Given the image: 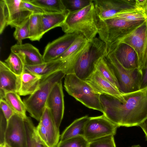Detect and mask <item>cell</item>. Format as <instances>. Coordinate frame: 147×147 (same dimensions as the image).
Instances as JSON below:
<instances>
[{"mask_svg": "<svg viewBox=\"0 0 147 147\" xmlns=\"http://www.w3.org/2000/svg\"><path fill=\"white\" fill-rule=\"evenodd\" d=\"M103 114L118 127L138 126L147 119V86L119 96L100 94Z\"/></svg>", "mask_w": 147, "mask_h": 147, "instance_id": "6da1fadb", "label": "cell"}, {"mask_svg": "<svg viewBox=\"0 0 147 147\" xmlns=\"http://www.w3.org/2000/svg\"><path fill=\"white\" fill-rule=\"evenodd\" d=\"M107 53L106 44L99 38L95 37L88 41L72 59L64 63L61 70L65 75L74 74L85 80L95 71L98 61Z\"/></svg>", "mask_w": 147, "mask_h": 147, "instance_id": "7a4b0ae2", "label": "cell"}, {"mask_svg": "<svg viewBox=\"0 0 147 147\" xmlns=\"http://www.w3.org/2000/svg\"><path fill=\"white\" fill-rule=\"evenodd\" d=\"M97 18L93 1L80 10L69 13L61 27L65 34H80L90 41L98 33Z\"/></svg>", "mask_w": 147, "mask_h": 147, "instance_id": "3957f363", "label": "cell"}, {"mask_svg": "<svg viewBox=\"0 0 147 147\" xmlns=\"http://www.w3.org/2000/svg\"><path fill=\"white\" fill-rule=\"evenodd\" d=\"M144 22H129L117 17L102 20L98 16L99 38L106 44L107 51Z\"/></svg>", "mask_w": 147, "mask_h": 147, "instance_id": "277c9868", "label": "cell"}, {"mask_svg": "<svg viewBox=\"0 0 147 147\" xmlns=\"http://www.w3.org/2000/svg\"><path fill=\"white\" fill-rule=\"evenodd\" d=\"M65 75L63 71L59 70L42 79L36 90L23 100L26 110L31 117L39 121L52 89L56 84L62 81Z\"/></svg>", "mask_w": 147, "mask_h": 147, "instance_id": "5b68a950", "label": "cell"}, {"mask_svg": "<svg viewBox=\"0 0 147 147\" xmlns=\"http://www.w3.org/2000/svg\"><path fill=\"white\" fill-rule=\"evenodd\" d=\"M64 86L69 94L85 106L104 113L100 100V94L85 81L79 78L74 74H68L65 76Z\"/></svg>", "mask_w": 147, "mask_h": 147, "instance_id": "8992f818", "label": "cell"}, {"mask_svg": "<svg viewBox=\"0 0 147 147\" xmlns=\"http://www.w3.org/2000/svg\"><path fill=\"white\" fill-rule=\"evenodd\" d=\"M111 69L117 81L118 88L123 93L139 89L141 79L137 68L124 67L111 53H108L103 57Z\"/></svg>", "mask_w": 147, "mask_h": 147, "instance_id": "52a82bcc", "label": "cell"}, {"mask_svg": "<svg viewBox=\"0 0 147 147\" xmlns=\"http://www.w3.org/2000/svg\"><path fill=\"white\" fill-rule=\"evenodd\" d=\"M119 43L127 44L136 52L137 69L141 78L147 67V21L122 38L113 46Z\"/></svg>", "mask_w": 147, "mask_h": 147, "instance_id": "ba28073f", "label": "cell"}, {"mask_svg": "<svg viewBox=\"0 0 147 147\" xmlns=\"http://www.w3.org/2000/svg\"><path fill=\"white\" fill-rule=\"evenodd\" d=\"M118 127L103 114L89 117L85 127L84 137L90 143L109 136H114Z\"/></svg>", "mask_w": 147, "mask_h": 147, "instance_id": "9c48e42d", "label": "cell"}, {"mask_svg": "<svg viewBox=\"0 0 147 147\" xmlns=\"http://www.w3.org/2000/svg\"><path fill=\"white\" fill-rule=\"evenodd\" d=\"M5 144L9 147H27V138L24 118L15 113L8 121Z\"/></svg>", "mask_w": 147, "mask_h": 147, "instance_id": "30bf717a", "label": "cell"}, {"mask_svg": "<svg viewBox=\"0 0 147 147\" xmlns=\"http://www.w3.org/2000/svg\"><path fill=\"white\" fill-rule=\"evenodd\" d=\"M36 129L40 137L49 147L56 146L60 138L59 129L56 127L47 107Z\"/></svg>", "mask_w": 147, "mask_h": 147, "instance_id": "8fae6325", "label": "cell"}, {"mask_svg": "<svg viewBox=\"0 0 147 147\" xmlns=\"http://www.w3.org/2000/svg\"><path fill=\"white\" fill-rule=\"evenodd\" d=\"M46 107L49 110L56 127L59 129L64 110L62 81L56 84L53 88L47 100Z\"/></svg>", "mask_w": 147, "mask_h": 147, "instance_id": "7c38bea8", "label": "cell"}, {"mask_svg": "<svg viewBox=\"0 0 147 147\" xmlns=\"http://www.w3.org/2000/svg\"><path fill=\"white\" fill-rule=\"evenodd\" d=\"M80 35L75 33L65 34L49 43L45 48L42 55L44 62H48L58 58Z\"/></svg>", "mask_w": 147, "mask_h": 147, "instance_id": "4fadbf2b", "label": "cell"}, {"mask_svg": "<svg viewBox=\"0 0 147 147\" xmlns=\"http://www.w3.org/2000/svg\"><path fill=\"white\" fill-rule=\"evenodd\" d=\"M96 14L102 20L114 16L122 10L129 8L128 5L134 7L135 1L123 0H93Z\"/></svg>", "mask_w": 147, "mask_h": 147, "instance_id": "5bb4252c", "label": "cell"}, {"mask_svg": "<svg viewBox=\"0 0 147 147\" xmlns=\"http://www.w3.org/2000/svg\"><path fill=\"white\" fill-rule=\"evenodd\" d=\"M21 82L20 76L10 70L7 64L0 61V98L4 99L6 92H14L18 93Z\"/></svg>", "mask_w": 147, "mask_h": 147, "instance_id": "9a60e30c", "label": "cell"}, {"mask_svg": "<svg viewBox=\"0 0 147 147\" xmlns=\"http://www.w3.org/2000/svg\"><path fill=\"white\" fill-rule=\"evenodd\" d=\"M11 50L20 57L25 65L34 66L44 62L38 49L30 44H16L11 46Z\"/></svg>", "mask_w": 147, "mask_h": 147, "instance_id": "2e32d148", "label": "cell"}, {"mask_svg": "<svg viewBox=\"0 0 147 147\" xmlns=\"http://www.w3.org/2000/svg\"><path fill=\"white\" fill-rule=\"evenodd\" d=\"M112 53L124 67L129 69L137 68L136 53L127 44L119 43L108 51L107 53Z\"/></svg>", "mask_w": 147, "mask_h": 147, "instance_id": "e0dca14e", "label": "cell"}, {"mask_svg": "<svg viewBox=\"0 0 147 147\" xmlns=\"http://www.w3.org/2000/svg\"><path fill=\"white\" fill-rule=\"evenodd\" d=\"M98 93L119 96L121 92L115 86L104 77L96 70L85 80Z\"/></svg>", "mask_w": 147, "mask_h": 147, "instance_id": "ac0fdd59", "label": "cell"}, {"mask_svg": "<svg viewBox=\"0 0 147 147\" xmlns=\"http://www.w3.org/2000/svg\"><path fill=\"white\" fill-rule=\"evenodd\" d=\"M8 12L7 26L12 28L19 26L22 25L32 13L25 10L21 7L22 0H4Z\"/></svg>", "mask_w": 147, "mask_h": 147, "instance_id": "d6986e66", "label": "cell"}, {"mask_svg": "<svg viewBox=\"0 0 147 147\" xmlns=\"http://www.w3.org/2000/svg\"><path fill=\"white\" fill-rule=\"evenodd\" d=\"M65 62L63 59H57L36 65H25L24 68L26 71L40 76L42 79L57 71L61 70V67Z\"/></svg>", "mask_w": 147, "mask_h": 147, "instance_id": "ffe728a7", "label": "cell"}, {"mask_svg": "<svg viewBox=\"0 0 147 147\" xmlns=\"http://www.w3.org/2000/svg\"><path fill=\"white\" fill-rule=\"evenodd\" d=\"M20 85L18 92L20 95H31L38 89L41 78L25 69L20 76Z\"/></svg>", "mask_w": 147, "mask_h": 147, "instance_id": "44dd1931", "label": "cell"}, {"mask_svg": "<svg viewBox=\"0 0 147 147\" xmlns=\"http://www.w3.org/2000/svg\"><path fill=\"white\" fill-rule=\"evenodd\" d=\"M69 13L66 10L63 13H44L41 14V20L44 34L51 30L61 27Z\"/></svg>", "mask_w": 147, "mask_h": 147, "instance_id": "7402d4cb", "label": "cell"}, {"mask_svg": "<svg viewBox=\"0 0 147 147\" xmlns=\"http://www.w3.org/2000/svg\"><path fill=\"white\" fill-rule=\"evenodd\" d=\"M89 117L85 115L75 120L67 127L60 135V141L78 136H84L85 126Z\"/></svg>", "mask_w": 147, "mask_h": 147, "instance_id": "603a6c76", "label": "cell"}, {"mask_svg": "<svg viewBox=\"0 0 147 147\" xmlns=\"http://www.w3.org/2000/svg\"><path fill=\"white\" fill-rule=\"evenodd\" d=\"M27 138V147H49L40 137L31 118H24Z\"/></svg>", "mask_w": 147, "mask_h": 147, "instance_id": "cb8c5ba5", "label": "cell"}, {"mask_svg": "<svg viewBox=\"0 0 147 147\" xmlns=\"http://www.w3.org/2000/svg\"><path fill=\"white\" fill-rule=\"evenodd\" d=\"M45 13H63L66 11L62 0H29Z\"/></svg>", "mask_w": 147, "mask_h": 147, "instance_id": "d4e9b609", "label": "cell"}, {"mask_svg": "<svg viewBox=\"0 0 147 147\" xmlns=\"http://www.w3.org/2000/svg\"><path fill=\"white\" fill-rule=\"evenodd\" d=\"M42 14H32L29 18V38L32 41H39L43 35Z\"/></svg>", "mask_w": 147, "mask_h": 147, "instance_id": "484cf974", "label": "cell"}, {"mask_svg": "<svg viewBox=\"0 0 147 147\" xmlns=\"http://www.w3.org/2000/svg\"><path fill=\"white\" fill-rule=\"evenodd\" d=\"M4 99L15 113L23 118L27 116L25 104L18 93L14 92H6L5 94Z\"/></svg>", "mask_w": 147, "mask_h": 147, "instance_id": "4316f807", "label": "cell"}, {"mask_svg": "<svg viewBox=\"0 0 147 147\" xmlns=\"http://www.w3.org/2000/svg\"><path fill=\"white\" fill-rule=\"evenodd\" d=\"M112 17H117L129 22H144L147 21V17L145 12L135 8L123 10Z\"/></svg>", "mask_w": 147, "mask_h": 147, "instance_id": "83f0119b", "label": "cell"}, {"mask_svg": "<svg viewBox=\"0 0 147 147\" xmlns=\"http://www.w3.org/2000/svg\"><path fill=\"white\" fill-rule=\"evenodd\" d=\"M88 41L80 34L67 50L58 58L63 59L65 62L73 57L87 43Z\"/></svg>", "mask_w": 147, "mask_h": 147, "instance_id": "f1b7e54d", "label": "cell"}, {"mask_svg": "<svg viewBox=\"0 0 147 147\" xmlns=\"http://www.w3.org/2000/svg\"><path fill=\"white\" fill-rule=\"evenodd\" d=\"M9 69L16 75L20 76L25 70V65L22 60L16 54L11 53L5 61Z\"/></svg>", "mask_w": 147, "mask_h": 147, "instance_id": "f546056e", "label": "cell"}, {"mask_svg": "<svg viewBox=\"0 0 147 147\" xmlns=\"http://www.w3.org/2000/svg\"><path fill=\"white\" fill-rule=\"evenodd\" d=\"M96 69L104 77L118 88V84L117 81L111 69L103 57L100 59L97 63L96 66Z\"/></svg>", "mask_w": 147, "mask_h": 147, "instance_id": "4dcf8cb0", "label": "cell"}, {"mask_svg": "<svg viewBox=\"0 0 147 147\" xmlns=\"http://www.w3.org/2000/svg\"><path fill=\"white\" fill-rule=\"evenodd\" d=\"M89 144L84 136H78L60 141L55 147H89Z\"/></svg>", "mask_w": 147, "mask_h": 147, "instance_id": "1f68e13d", "label": "cell"}, {"mask_svg": "<svg viewBox=\"0 0 147 147\" xmlns=\"http://www.w3.org/2000/svg\"><path fill=\"white\" fill-rule=\"evenodd\" d=\"M65 10L69 13H72L80 10L90 4L93 0H62Z\"/></svg>", "mask_w": 147, "mask_h": 147, "instance_id": "d6a6232c", "label": "cell"}, {"mask_svg": "<svg viewBox=\"0 0 147 147\" xmlns=\"http://www.w3.org/2000/svg\"><path fill=\"white\" fill-rule=\"evenodd\" d=\"M29 18L21 26L15 28L13 36L17 44H22V40L29 38Z\"/></svg>", "mask_w": 147, "mask_h": 147, "instance_id": "836d02e7", "label": "cell"}, {"mask_svg": "<svg viewBox=\"0 0 147 147\" xmlns=\"http://www.w3.org/2000/svg\"><path fill=\"white\" fill-rule=\"evenodd\" d=\"M8 12L4 0L0 1V34L3 32L7 26L8 20Z\"/></svg>", "mask_w": 147, "mask_h": 147, "instance_id": "e575fe53", "label": "cell"}, {"mask_svg": "<svg viewBox=\"0 0 147 147\" xmlns=\"http://www.w3.org/2000/svg\"><path fill=\"white\" fill-rule=\"evenodd\" d=\"M89 147H116L114 136H107L91 142Z\"/></svg>", "mask_w": 147, "mask_h": 147, "instance_id": "d590c367", "label": "cell"}, {"mask_svg": "<svg viewBox=\"0 0 147 147\" xmlns=\"http://www.w3.org/2000/svg\"><path fill=\"white\" fill-rule=\"evenodd\" d=\"M8 125V121L1 111L0 114V145L5 144V138Z\"/></svg>", "mask_w": 147, "mask_h": 147, "instance_id": "8d00e7d4", "label": "cell"}, {"mask_svg": "<svg viewBox=\"0 0 147 147\" xmlns=\"http://www.w3.org/2000/svg\"><path fill=\"white\" fill-rule=\"evenodd\" d=\"M21 7L23 9L30 11L33 14H42L44 13L41 9L31 3L29 0H22Z\"/></svg>", "mask_w": 147, "mask_h": 147, "instance_id": "74e56055", "label": "cell"}, {"mask_svg": "<svg viewBox=\"0 0 147 147\" xmlns=\"http://www.w3.org/2000/svg\"><path fill=\"white\" fill-rule=\"evenodd\" d=\"M0 106L1 110L8 121L10 118L15 113L6 101L4 99L0 98Z\"/></svg>", "mask_w": 147, "mask_h": 147, "instance_id": "f35d334b", "label": "cell"}, {"mask_svg": "<svg viewBox=\"0 0 147 147\" xmlns=\"http://www.w3.org/2000/svg\"><path fill=\"white\" fill-rule=\"evenodd\" d=\"M147 5V0H135L134 8L136 9L142 10L145 12Z\"/></svg>", "mask_w": 147, "mask_h": 147, "instance_id": "ab89813d", "label": "cell"}, {"mask_svg": "<svg viewBox=\"0 0 147 147\" xmlns=\"http://www.w3.org/2000/svg\"><path fill=\"white\" fill-rule=\"evenodd\" d=\"M138 126H140L143 130L147 140V119L141 123Z\"/></svg>", "mask_w": 147, "mask_h": 147, "instance_id": "60d3db41", "label": "cell"}, {"mask_svg": "<svg viewBox=\"0 0 147 147\" xmlns=\"http://www.w3.org/2000/svg\"><path fill=\"white\" fill-rule=\"evenodd\" d=\"M130 147H141L139 145H135Z\"/></svg>", "mask_w": 147, "mask_h": 147, "instance_id": "b9f144b4", "label": "cell"}, {"mask_svg": "<svg viewBox=\"0 0 147 147\" xmlns=\"http://www.w3.org/2000/svg\"><path fill=\"white\" fill-rule=\"evenodd\" d=\"M145 12L146 14L147 17V5L146 6V8Z\"/></svg>", "mask_w": 147, "mask_h": 147, "instance_id": "7bdbcfd3", "label": "cell"}, {"mask_svg": "<svg viewBox=\"0 0 147 147\" xmlns=\"http://www.w3.org/2000/svg\"><path fill=\"white\" fill-rule=\"evenodd\" d=\"M0 147H7V146H6V144H5L3 146H0Z\"/></svg>", "mask_w": 147, "mask_h": 147, "instance_id": "ee69618b", "label": "cell"}, {"mask_svg": "<svg viewBox=\"0 0 147 147\" xmlns=\"http://www.w3.org/2000/svg\"><path fill=\"white\" fill-rule=\"evenodd\" d=\"M6 146H7V147H9V146H8L6 144Z\"/></svg>", "mask_w": 147, "mask_h": 147, "instance_id": "f6af8a7d", "label": "cell"}]
</instances>
